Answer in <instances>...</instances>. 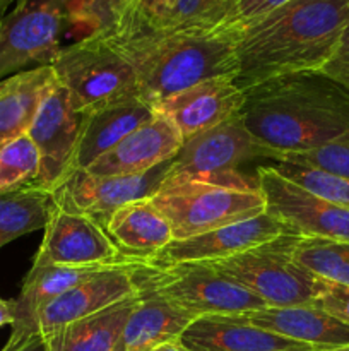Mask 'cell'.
<instances>
[{"instance_id":"10","label":"cell","mask_w":349,"mask_h":351,"mask_svg":"<svg viewBox=\"0 0 349 351\" xmlns=\"http://www.w3.org/2000/svg\"><path fill=\"white\" fill-rule=\"evenodd\" d=\"M171 165L173 158L144 173L120 177H98L86 170L72 171L51 195L58 209L89 216L105 228L116 209L156 195L170 177Z\"/></svg>"},{"instance_id":"26","label":"cell","mask_w":349,"mask_h":351,"mask_svg":"<svg viewBox=\"0 0 349 351\" xmlns=\"http://www.w3.org/2000/svg\"><path fill=\"white\" fill-rule=\"evenodd\" d=\"M53 206L51 192L36 187L0 194V249L19 237L44 230Z\"/></svg>"},{"instance_id":"7","label":"cell","mask_w":349,"mask_h":351,"mask_svg":"<svg viewBox=\"0 0 349 351\" xmlns=\"http://www.w3.org/2000/svg\"><path fill=\"white\" fill-rule=\"evenodd\" d=\"M154 288L168 302L195 319L207 315H238L267 305L257 295L207 263H177L154 266L146 263Z\"/></svg>"},{"instance_id":"3","label":"cell","mask_w":349,"mask_h":351,"mask_svg":"<svg viewBox=\"0 0 349 351\" xmlns=\"http://www.w3.org/2000/svg\"><path fill=\"white\" fill-rule=\"evenodd\" d=\"M133 69L139 95L163 99L214 77H235L236 31H168L123 17L103 33Z\"/></svg>"},{"instance_id":"16","label":"cell","mask_w":349,"mask_h":351,"mask_svg":"<svg viewBox=\"0 0 349 351\" xmlns=\"http://www.w3.org/2000/svg\"><path fill=\"white\" fill-rule=\"evenodd\" d=\"M243 105L245 91L235 77H214L163 99L154 108L177 125L185 141L240 115Z\"/></svg>"},{"instance_id":"24","label":"cell","mask_w":349,"mask_h":351,"mask_svg":"<svg viewBox=\"0 0 349 351\" xmlns=\"http://www.w3.org/2000/svg\"><path fill=\"white\" fill-rule=\"evenodd\" d=\"M137 305V295L70 322L47 338L48 351H125L123 331Z\"/></svg>"},{"instance_id":"28","label":"cell","mask_w":349,"mask_h":351,"mask_svg":"<svg viewBox=\"0 0 349 351\" xmlns=\"http://www.w3.org/2000/svg\"><path fill=\"white\" fill-rule=\"evenodd\" d=\"M238 2L240 0H177L166 16L149 26L168 31L224 29Z\"/></svg>"},{"instance_id":"37","label":"cell","mask_w":349,"mask_h":351,"mask_svg":"<svg viewBox=\"0 0 349 351\" xmlns=\"http://www.w3.org/2000/svg\"><path fill=\"white\" fill-rule=\"evenodd\" d=\"M2 351H48L47 338L41 332H10Z\"/></svg>"},{"instance_id":"21","label":"cell","mask_w":349,"mask_h":351,"mask_svg":"<svg viewBox=\"0 0 349 351\" xmlns=\"http://www.w3.org/2000/svg\"><path fill=\"white\" fill-rule=\"evenodd\" d=\"M250 324L320 351L349 346V324L311 305L303 307H266L240 314Z\"/></svg>"},{"instance_id":"20","label":"cell","mask_w":349,"mask_h":351,"mask_svg":"<svg viewBox=\"0 0 349 351\" xmlns=\"http://www.w3.org/2000/svg\"><path fill=\"white\" fill-rule=\"evenodd\" d=\"M180 341L190 351H320L257 328L240 314L195 319Z\"/></svg>"},{"instance_id":"41","label":"cell","mask_w":349,"mask_h":351,"mask_svg":"<svg viewBox=\"0 0 349 351\" xmlns=\"http://www.w3.org/2000/svg\"><path fill=\"white\" fill-rule=\"evenodd\" d=\"M328 351H349V346H346V348H337V350H328Z\"/></svg>"},{"instance_id":"32","label":"cell","mask_w":349,"mask_h":351,"mask_svg":"<svg viewBox=\"0 0 349 351\" xmlns=\"http://www.w3.org/2000/svg\"><path fill=\"white\" fill-rule=\"evenodd\" d=\"M277 161L307 165L337 177L349 178V134L305 153L283 154Z\"/></svg>"},{"instance_id":"39","label":"cell","mask_w":349,"mask_h":351,"mask_svg":"<svg viewBox=\"0 0 349 351\" xmlns=\"http://www.w3.org/2000/svg\"><path fill=\"white\" fill-rule=\"evenodd\" d=\"M149 351H190V350H188L187 346L180 341V339H174V341L163 343V345L156 346V348H153Z\"/></svg>"},{"instance_id":"19","label":"cell","mask_w":349,"mask_h":351,"mask_svg":"<svg viewBox=\"0 0 349 351\" xmlns=\"http://www.w3.org/2000/svg\"><path fill=\"white\" fill-rule=\"evenodd\" d=\"M154 115H156L154 105L146 101L140 95L127 96L84 113V123L79 136L70 173L77 170H88L96 160L113 149L133 130L149 122Z\"/></svg>"},{"instance_id":"14","label":"cell","mask_w":349,"mask_h":351,"mask_svg":"<svg viewBox=\"0 0 349 351\" xmlns=\"http://www.w3.org/2000/svg\"><path fill=\"white\" fill-rule=\"evenodd\" d=\"M284 233L291 232L283 223L263 213L202 235L173 240L147 264L168 266L177 263H212L274 242Z\"/></svg>"},{"instance_id":"27","label":"cell","mask_w":349,"mask_h":351,"mask_svg":"<svg viewBox=\"0 0 349 351\" xmlns=\"http://www.w3.org/2000/svg\"><path fill=\"white\" fill-rule=\"evenodd\" d=\"M289 254L315 276L349 287V242L296 235L289 243Z\"/></svg>"},{"instance_id":"25","label":"cell","mask_w":349,"mask_h":351,"mask_svg":"<svg viewBox=\"0 0 349 351\" xmlns=\"http://www.w3.org/2000/svg\"><path fill=\"white\" fill-rule=\"evenodd\" d=\"M108 266H58V264H33L23 283L19 297L14 300L16 321L14 332H40L36 329V315L51 300L58 298Z\"/></svg>"},{"instance_id":"12","label":"cell","mask_w":349,"mask_h":351,"mask_svg":"<svg viewBox=\"0 0 349 351\" xmlns=\"http://www.w3.org/2000/svg\"><path fill=\"white\" fill-rule=\"evenodd\" d=\"M84 113L75 112L68 93L55 82L41 101L27 136L40 151V175L34 187L53 192L70 173Z\"/></svg>"},{"instance_id":"8","label":"cell","mask_w":349,"mask_h":351,"mask_svg":"<svg viewBox=\"0 0 349 351\" xmlns=\"http://www.w3.org/2000/svg\"><path fill=\"white\" fill-rule=\"evenodd\" d=\"M255 158L272 160L269 151L263 149L248 132L242 115H236L185 139L180 151L174 154L166 182L209 180L221 184H257V180H246L236 171L240 165Z\"/></svg>"},{"instance_id":"34","label":"cell","mask_w":349,"mask_h":351,"mask_svg":"<svg viewBox=\"0 0 349 351\" xmlns=\"http://www.w3.org/2000/svg\"><path fill=\"white\" fill-rule=\"evenodd\" d=\"M286 2H289V0H240L235 12H233L231 19L226 24L224 29H243L245 26L252 24L253 21L260 19V17H263L266 14L272 12L274 9H277V7H281Z\"/></svg>"},{"instance_id":"22","label":"cell","mask_w":349,"mask_h":351,"mask_svg":"<svg viewBox=\"0 0 349 351\" xmlns=\"http://www.w3.org/2000/svg\"><path fill=\"white\" fill-rule=\"evenodd\" d=\"M105 232L120 252L135 263H151L174 240L166 216L149 201H135L116 209Z\"/></svg>"},{"instance_id":"38","label":"cell","mask_w":349,"mask_h":351,"mask_svg":"<svg viewBox=\"0 0 349 351\" xmlns=\"http://www.w3.org/2000/svg\"><path fill=\"white\" fill-rule=\"evenodd\" d=\"M16 321V305L14 300H2L0 298V328L12 326Z\"/></svg>"},{"instance_id":"33","label":"cell","mask_w":349,"mask_h":351,"mask_svg":"<svg viewBox=\"0 0 349 351\" xmlns=\"http://www.w3.org/2000/svg\"><path fill=\"white\" fill-rule=\"evenodd\" d=\"M311 307L320 308L325 314L349 324V287L325 280L324 291L311 302Z\"/></svg>"},{"instance_id":"9","label":"cell","mask_w":349,"mask_h":351,"mask_svg":"<svg viewBox=\"0 0 349 351\" xmlns=\"http://www.w3.org/2000/svg\"><path fill=\"white\" fill-rule=\"evenodd\" d=\"M65 24L64 0H26L0 17V81L53 64Z\"/></svg>"},{"instance_id":"30","label":"cell","mask_w":349,"mask_h":351,"mask_svg":"<svg viewBox=\"0 0 349 351\" xmlns=\"http://www.w3.org/2000/svg\"><path fill=\"white\" fill-rule=\"evenodd\" d=\"M270 167L293 184L305 191L325 199L335 206L349 209V178L327 173L318 168L307 165L291 163V161H274Z\"/></svg>"},{"instance_id":"6","label":"cell","mask_w":349,"mask_h":351,"mask_svg":"<svg viewBox=\"0 0 349 351\" xmlns=\"http://www.w3.org/2000/svg\"><path fill=\"white\" fill-rule=\"evenodd\" d=\"M294 233L236 256L207 263L214 269L245 287L267 307H303L320 297L325 280L291 259L289 243Z\"/></svg>"},{"instance_id":"29","label":"cell","mask_w":349,"mask_h":351,"mask_svg":"<svg viewBox=\"0 0 349 351\" xmlns=\"http://www.w3.org/2000/svg\"><path fill=\"white\" fill-rule=\"evenodd\" d=\"M40 167V151L29 136L10 141L0 149V194L34 187Z\"/></svg>"},{"instance_id":"40","label":"cell","mask_w":349,"mask_h":351,"mask_svg":"<svg viewBox=\"0 0 349 351\" xmlns=\"http://www.w3.org/2000/svg\"><path fill=\"white\" fill-rule=\"evenodd\" d=\"M23 2H26V0H0V17H3L7 12H9L10 5L16 7Z\"/></svg>"},{"instance_id":"1","label":"cell","mask_w":349,"mask_h":351,"mask_svg":"<svg viewBox=\"0 0 349 351\" xmlns=\"http://www.w3.org/2000/svg\"><path fill=\"white\" fill-rule=\"evenodd\" d=\"M240 115L277 161L348 136L349 88L320 71L294 72L245 89Z\"/></svg>"},{"instance_id":"17","label":"cell","mask_w":349,"mask_h":351,"mask_svg":"<svg viewBox=\"0 0 349 351\" xmlns=\"http://www.w3.org/2000/svg\"><path fill=\"white\" fill-rule=\"evenodd\" d=\"M132 274L137 287V305L125 324L123 348L149 351L163 343L180 339L185 329L195 321L194 315L174 307L154 288L146 263L133 264Z\"/></svg>"},{"instance_id":"18","label":"cell","mask_w":349,"mask_h":351,"mask_svg":"<svg viewBox=\"0 0 349 351\" xmlns=\"http://www.w3.org/2000/svg\"><path fill=\"white\" fill-rule=\"evenodd\" d=\"M181 144L183 137L177 125L156 110V115L149 122L120 141L86 171L98 177L144 173L174 158Z\"/></svg>"},{"instance_id":"5","label":"cell","mask_w":349,"mask_h":351,"mask_svg":"<svg viewBox=\"0 0 349 351\" xmlns=\"http://www.w3.org/2000/svg\"><path fill=\"white\" fill-rule=\"evenodd\" d=\"M51 69L79 113L139 95L133 69L103 33L86 34L75 43L62 47Z\"/></svg>"},{"instance_id":"4","label":"cell","mask_w":349,"mask_h":351,"mask_svg":"<svg viewBox=\"0 0 349 351\" xmlns=\"http://www.w3.org/2000/svg\"><path fill=\"white\" fill-rule=\"evenodd\" d=\"M149 201L168 218L174 240L202 235L266 213L259 184L164 182Z\"/></svg>"},{"instance_id":"15","label":"cell","mask_w":349,"mask_h":351,"mask_svg":"<svg viewBox=\"0 0 349 351\" xmlns=\"http://www.w3.org/2000/svg\"><path fill=\"white\" fill-rule=\"evenodd\" d=\"M137 263L116 264L98 271L44 305L36 315V329L43 336L108 308L109 305L137 295L132 267Z\"/></svg>"},{"instance_id":"35","label":"cell","mask_w":349,"mask_h":351,"mask_svg":"<svg viewBox=\"0 0 349 351\" xmlns=\"http://www.w3.org/2000/svg\"><path fill=\"white\" fill-rule=\"evenodd\" d=\"M320 72L325 75L337 81L339 84L349 88V21L344 27L341 40H339L337 48H335L334 55L331 60L325 64V67Z\"/></svg>"},{"instance_id":"11","label":"cell","mask_w":349,"mask_h":351,"mask_svg":"<svg viewBox=\"0 0 349 351\" xmlns=\"http://www.w3.org/2000/svg\"><path fill=\"white\" fill-rule=\"evenodd\" d=\"M266 213L291 233L307 239L349 242V209L335 206L277 173L270 165L257 168Z\"/></svg>"},{"instance_id":"36","label":"cell","mask_w":349,"mask_h":351,"mask_svg":"<svg viewBox=\"0 0 349 351\" xmlns=\"http://www.w3.org/2000/svg\"><path fill=\"white\" fill-rule=\"evenodd\" d=\"M174 3H177V0H133L132 7L123 17L139 21V23L154 24L161 17L166 16Z\"/></svg>"},{"instance_id":"31","label":"cell","mask_w":349,"mask_h":351,"mask_svg":"<svg viewBox=\"0 0 349 351\" xmlns=\"http://www.w3.org/2000/svg\"><path fill=\"white\" fill-rule=\"evenodd\" d=\"M133 0H64L67 23L88 34L113 29L129 12Z\"/></svg>"},{"instance_id":"23","label":"cell","mask_w":349,"mask_h":351,"mask_svg":"<svg viewBox=\"0 0 349 351\" xmlns=\"http://www.w3.org/2000/svg\"><path fill=\"white\" fill-rule=\"evenodd\" d=\"M55 82L51 65L26 69L0 81V149L27 136L41 101Z\"/></svg>"},{"instance_id":"13","label":"cell","mask_w":349,"mask_h":351,"mask_svg":"<svg viewBox=\"0 0 349 351\" xmlns=\"http://www.w3.org/2000/svg\"><path fill=\"white\" fill-rule=\"evenodd\" d=\"M129 263L135 261L127 259L94 219L53 206L33 264L89 267Z\"/></svg>"},{"instance_id":"2","label":"cell","mask_w":349,"mask_h":351,"mask_svg":"<svg viewBox=\"0 0 349 351\" xmlns=\"http://www.w3.org/2000/svg\"><path fill=\"white\" fill-rule=\"evenodd\" d=\"M349 21V0H289L236 31V84L245 91L294 74L322 71Z\"/></svg>"}]
</instances>
